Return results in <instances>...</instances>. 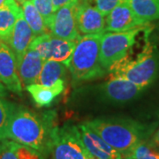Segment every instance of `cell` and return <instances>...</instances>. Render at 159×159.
Masks as SVG:
<instances>
[{
  "instance_id": "1",
  "label": "cell",
  "mask_w": 159,
  "mask_h": 159,
  "mask_svg": "<svg viewBox=\"0 0 159 159\" xmlns=\"http://www.w3.org/2000/svg\"><path fill=\"white\" fill-rule=\"evenodd\" d=\"M56 124V113L48 111L37 113L23 106H16L9 123L7 137L49 156Z\"/></svg>"
},
{
  "instance_id": "2",
  "label": "cell",
  "mask_w": 159,
  "mask_h": 159,
  "mask_svg": "<svg viewBox=\"0 0 159 159\" xmlns=\"http://www.w3.org/2000/svg\"><path fill=\"white\" fill-rule=\"evenodd\" d=\"M86 124L125 159L139 143L148 140L157 124L147 125L129 118H97Z\"/></svg>"
},
{
  "instance_id": "3",
  "label": "cell",
  "mask_w": 159,
  "mask_h": 159,
  "mask_svg": "<svg viewBox=\"0 0 159 159\" xmlns=\"http://www.w3.org/2000/svg\"><path fill=\"white\" fill-rule=\"evenodd\" d=\"M108 73L110 78H124L144 89L158 76L159 51L148 42L135 59H132L128 52L109 67Z\"/></svg>"
},
{
  "instance_id": "4",
  "label": "cell",
  "mask_w": 159,
  "mask_h": 159,
  "mask_svg": "<svg viewBox=\"0 0 159 159\" xmlns=\"http://www.w3.org/2000/svg\"><path fill=\"white\" fill-rule=\"evenodd\" d=\"M103 33L84 34L77 40L67 66L75 82L81 83L101 78L108 73L102 68L99 59L100 43Z\"/></svg>"
},
{
  "instance_id": "5",
  "label": "cell",
  "mask_w": 159,
  "mask_h": 159,
  "mask_svg": "<svg viewBox=\"0 0 159 159\" xmlns=\"http://www.w3.org/2000/svg\"><path fill=\"white\" fill-rule=\"evenodd\" d=\"M148 25L122 32L103 33L100 43L99 59L102 68H108L119 59L125 56L134 45L136 37L142 31L147 30Z\"/></svg>"
},
{
  "instance_id": "6",
  "label": "cell",
  "mask_w": 159,
  "mask_h": 159,
  "mask_svg": "<svg viewBox=\"0 0 159 159\" xmlns=\"http://www.w3.org/2000/svg\"><path fill=\"white\" fill-rule=\"evenodd\" d=\"M50 154L52 159H87L89 152L81 142L78 127L66 123L55 128Z\"/></svg>"
},
{
  "instance_id": "7",
  "label": "cell",
  "mask_w": 159,
  "mask_h": 159,
  "mask_svg": "<svg viewBox=\"0 0 159 159\" xmlns=\"http://www.w3.org/2000/svg\"><path fill=\"white\" fill-rule=\"evenodd\" d=\"M79 3H71L55 11L50 26L52 35L68 41H77L80 37L76 24V8Z\"/></svg>"
},
{
  "instance_id": "8",
  "label": "cell",
  "mask_w": 159,
  "mask_h": 159,
  "mask_svg": "<svg viewBox=\"0 0 159 159\" xmlns=\"http://www.w3.org/2000/svg\"><path fill=\"white\" fill-rule=\"evenodd\" d=\"M143 89L124 78H110L100 87L103 100L111 103H125L139 97Z\"/></svg>"
},
{
  "instance_id": "9",
  "label": "cell",
  "mask_w": 159,
  "mask_h": 159,
  "mask_svg": "<svg viewBox=\"0 0 159 159\" xmlns=\"http://www.w3.org/2000/svg\"><path fill=\"white\" fill-rule=\"evenodd\" d=\"M0 82L11 92L19 95L22 92L17 59L11 48L3 40H0Z\"/></svg>"
},
{
  "instance_id": "10",
  "label": "cell",
  "mask_w": 159,
  "mask_h": 159,
  "mask_svg": "<svg viewBox=\"0 0 159 159\" xmlns=\"http://www.w3.org/2000/svg\"><path fill=\"white\" fill-rule=\"evenodd\" d=\"M75 17L80 34L84 35L104 32V16L97 10V7L91 6L88 0H80Z\"/></svg>"
},
{
  "instance_id": "11",
  "label": "cell",
  "mask_w": 159,
  "mask_h": 159,
  "mask_svg": "<svg viewBox=\"0 0 159 159\" xmlns=\"http://www.w3.org/2000/svg\"><path fill=\"white\" fill-rule=\"evenodd\" d=\"M87 151L97 159H122V156L92 130L86 123L77 125Z\"/></svg>"
},
{
  "instance_id": "12",
  "label": "cell",
  "mask_w": 159,
  "mask_h": 159,
  "mask_svg": "<svg viewBox=\"0 0 159 159\" xmlns=\"http://www.w3.org/2000/svg\"><path fill=\"white\" fill-rule=\"evenodd\" d=\"M106 16L104 32H122L148 24L137 17L125 2L116 6Z\"/></svg>"
},
{
  "instance_id": "13",
  "label": "cell",
  "mask_w": 159,
  "mask_h": 159,
  "mask_svg": "<svg viewBox=\"0 0 159 159\" xmlns=\"http://www.w3.org/2000/svg\"><path fill=\"white\" fill-rule=\"evenodd\" d=\"M34 38V33L23 17L22 13L18 18L11 35L6 41V43L13 51L18 64L21 61L23 56L29 50V45Z\"/></svg>"
},
{
  "instance_id": "14",
  "label": "cell",
  "mask_w": 159,
  "mask_h": 159,
  "mask_svg": "<svg viewBox=\"0 0 159 159\" xmlns=\"http://www.w3.org/2000/svg\"><path fill=\"white\" fill-rule=\"evenodd\" d=\"M44 59L37 51L29 49L23 56L21 61L18 64V73L23 86L37 83Z\"/></svg>"
},
{
  "instance_id": "15",
  "label": "cell",
  "mask_w": 159,
  "mask_h": 159,
  "mask_svg": "<svg viewBox=\"0 0 159 159\" xmlns=\"http://www.w3.org/2000/svg\"><path fill=\"white\" fill-rule=\"evenodd\" d=\"M26 89L38 107H47L50 106L54 99L64 91L65 80H59L51 87L33 83L26 86Z\"/></svg>"
},
{
  "instance_id": "16",
  "label": "cell",
  "mask_w": 159,
  "mask_h": 159,
  "mask_svg": "<svg viewBox=\"0 0 159 159\" xmlns=\"http://www.w3.org/2000/svg\"><path fill=\"white\" fill-rule=\"evenodd\" d=\"M0 159H47V157L29 146L6 139L0 141Z\"/></svg>"
},
{
  "instance_id": "17",
  "label": "cell",
  "mask_w": 159,
  "mask_h": 159,
  "mask_svg": "<svg viewBox=\"0 0 159 159\" xmlns=\"http://www.w3.org/2000/svg\"><path fill=\"white\" fill-rule=\"evenodd\" d=\"M22 13L21 7L15 0H6L0 7V39L5 43L10 37L16 20Z\"/></svg>"
},
{
  "instance_id": "18",
  "label": "cell",
  "mask_w": 159,
  "mask_h": 159,
  "mask_svg": "<svg viewBox=\"0 0 159 159\" xmlns=\"http://www.w3.org/2000/svg\"><path fill=\"white\" fill-rule=\"evenodd\" d=\"M66 74V66L63 63L48 59L43 65L37 83L46 87H51L59 80H65Z\"/></svg>"
},
{
  "instance_id": "19",
  "label": "cell",
  "mask_w": 159,
  "mask_h": 159,
  "mask_svg": "<svg viewBox=\"0 0 159 159\" xmlns=\"http://www.w3.org/2000/svg\"><path fill=\"white\" fill-rule=\"evenodd\" d=\"M76 42L77 41H68L58 38L51 34L50 59L63 63L67 67L76 45Z\"/></svg>"
},
{
  "instance_id": "20",
  "label": "cell",
  "mask_w": 159,
  "mask_h": 159,
  "mask_svg": "<svg viewBox=\"0 0 159 159\" xmlns=\"http://www.w3.org/2000/svg\"><path fill=\"white\" fill-rule=\"evenodd\" d=\"M137 17L145 22L159 20V0H125Z\"/></svg>"
},
{
  "instance_id": "21",
  "label": "cell",
  "mask_w": 159,
  "mask_h": 159,
  "mask_svg": "<svg viewBox=\"0 0 159 159\" xmlns=\"http://www.w3.org/2000/svg\"><path fill=\"white\" fill-rule=\"evenodd\" d=\"M20 6L22 9L23 17L28 22L30 29H32L34 37L45 33H51L49 28L46 26L43 18L35 8L32 0L24 1L20 4Z\"/></svg>"
},
{
  "instance_id": "22",
  "label": "cell",
  "mask_w": 159,
  "mask_h": 159,
  "mask_svg": "<svg viewBox=\"0 0 159 159\" xmlns=\"http://www.w3.org/2000/svg\"><path fill=\"white\" fill-rule=\"evenodd\" d=\"M6 86L0 82V141L8 139L7 130L13 111L16 108V104L8 101Z\"/></svg>"
},
{
  "instance_id": "23",
  "label": "cell",
  "mask_w": 159,
  "mask_h": 159,
  "mask_svg": "<svg viewBox=\"0 0 159 159\" xmlns=\"http://www.w3.org/2000/svg\"><path fill=\"white\" fill-rule=\"evenodd\" d=\"M50 39H51V33H45L37 35L31 42L29 49H32L37 51L44 60H48L50 59V53H51Z\"/></svg>"
},
{
  "instance_id": "24",
  "label": "cell",
  "mask_w": 159,
  "mask_h": 159,
  "mask_svg": "<svg viewBox=\"0 0 159 159\" xmlns=\"http://www.w3.org/2000/svg\"><path fill=\"white\" fill-rule=\"evenodd\" d=\"M34 6L43 18L46 26L50 29L55 11L53 10L52 0H32Z\"/></svg>"
},
{
  "instance_id": "25",
  "label": "cell",
  "mask_w": 159,
  "mask_h": 159,
  "mask_svg": "<svg viewBox=\"0 0 159 159\" xmlns=\"http://www.w3.org/2000/svg\"><path fill=\"white\" fill-rule=\"evenodd\" d=\"M123 2H125V0H96V6L97 10L103 16H106L112 9Z\"/></svg>"
},
{
  "instance_id": "26",
  "label": "cell",
  "mask_w": 159,
  "mask_h": 159,
  "mask_svg": "<svg viewBox=\"0 0 159 159\" xmlns=\"http://www.w3.org/2000/svg\"><path fill=\"white\" fill-rule=\"evenodd\" d=\"M148 142L151 148L159 152V127L157 129H155L153 134L148 139Z\"/></svg>"
},
{
  "instance_id": "27",
  "label": "cell",
  "mask_w": 159,
  "mask_h": 159,
  "mask_svg": "<svg viewBox=\"0 0 159 159\" xmlns=\"http://www.w3.org/2000/svg\"><path fill=\"white\" fill-rule=\"evenodd\" d=\"M80 0H52V5H53V10L56 11L60 7L68 5L71 3H79Z\"/></svg>"
},
{
  "instance_id": "28",
  "label": "cell",
  "mask_w": 159,
  "mask_h": 159,
  "mask_svg": "<svg viewBox=\"0 0 159 159\" xmlns=\"http://www.w3.org/2000/svg\"><path fill=\"white\" fill-rule=\"evenodd\" d=\"M142 159H159V152L153 149L151 152H149L147 156H145Z\"/></svg>"
},
{
  "instance_id": "29",
  "label": "cell",
  "mask_w": 159,
  "mask_h": 159,
  "mask_svg": "<svg viewBox=\"0 0 159 159\" xmlns=\"http://www.w3.org/2000/svg\"><path fill=\"white\" fill-rule=\"evenodd\" d=\"M87 159H97L96 157H94L93 156H91L90 154L89 153L88 154V156H87Z\"/></svg>"
},
{
  "instance_id": "30",
  "label": "cell",
  "mask_w": 159,
  "mask_h": 159,
  "mask_svg": "<svg viewBox=\"0 0 159 159\" xmlns=\"http://www.w3.org/2000/svg\"><path fill=\"white\" fill-rule=\"evenodd\" d=\"M6 0H0V7L3 6V5H4L5 3H6Z\"/></svg>"
},
{
  "instance_id": "31",
  "label": "cell",
  "mask_w": 159,
  "mask_h": 159,
  "mask_svg": "<svg viewBox=\"0 0 159 159\" xmlns=\"http://www.w3.org/2000/svg\"><path fill=\"white\" fill-rule=\"evenodd\" d=\"M16 2H19L20 4H21L22 2H24V1H28V0H15Z\"/></svg>"
},
{
  "instance_id": "32",
  "label": "cell",
  "mask_w": 159,
  "mask_h": 159,
  "mask_svg": "<svg viewBox=\"0 0 159 159\" xmlns=\"http://www.w3.org/2000/svg\"><path fill=\"white\" fill-rule=\"evenodd\" d=\"M0 40H1V39H0Z\"/></svg>"
}]
</instances>
